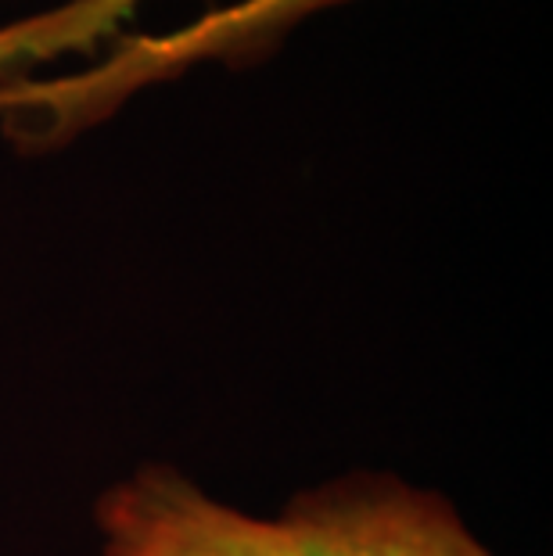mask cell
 Here are the masks:
<instances>
[{
	"label": "cell",
	"mask_w": 553,
	"mask_h": 556,
	"mask_svg": "<svg viewBox=\"0 0 553 556\" xmlns=\"http://www.w3.org/2000/svg\"><path fill=\"white\" fill-rule=\"evenodd\" d=\"M101 556H492L439 495L395 478H349L249 517L173 467H144L98 503Z\"/></svg>",
	"instance_id": "6da1fadb"
},
{
	"label": "cell",
	"mask_w": 553,
	"mask_h": 556,
	"mask_svg": "<svg viewBox=\"0 0 553 556\" xmlns=\"http://www.w3.org/2000/svg\"><path fill=\"white\" fill-rule=\"evenodd\" d=\"M349 0H238L173 33L115 37L84 73L0 83V123L18 148L65 144L120 109L137 90L184 76L194 65L249 68L280 51L305 18Z\"/></svg>",
	"instance_id": "7a4b0ae2"
},
{
	"label": "cell",
	"mask_w": 553,
	"mask_h": 556,
	"mask_svg": "<svg viewBox=\"0 0 553 556\" xmlns=\"http://www.w3.org/2000/svg\"><path fill=\"white\" fill-rule=\"evenodd\" d=\"M144 0H62L58 8L33 11L0 26V83L37 76L40 65L68 54H93L120 37L123 22Z\"/></svg>",
	"instance_id": "3957f363"
},
{
	"label": "cell",
	"mask_w": 553,
	"mask_h": 556,
	"mask_svg": "<svg viewBox=\"0 0 553 556\" xmlns=\"http://www.w3.org/2000/svg\"><path fill=\"white\" fill-rule=\"evenodd\" d=\"M8 4H33V0H0V8H8Z\"/></svg>",
	"instance_id": "277c9868"
}]
</instances>
